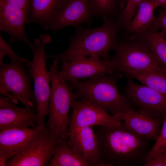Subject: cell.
Masks as SVG:
<instances>
[{
    "instance_id": "277c9868",
    "label": "cell",
    "mask_w": 166,
    "mask_h": 166,
    "mask_svg": "<svg viewBox=\"0 0 166 166\" xmlns=\"http://www.w3.org/2000/svg\"><path fill=\"white\" fill-rule=\"evenodd\" d=\"M58 58L49 66V77L51 94L47 129L60 141L68 140L69 112L76 99L69 84L61 77L58 70Z\"/></svg>"
},
{
    "instance_id": "30bf717a",
    "label": "cell",
    "mask_w": 166,
    "mask_h": 166,
    "mask_svg": "<svg viewBox=\"0 0 166 166\" xmlns=\"http://www.w3.org/2000/svg\"><path fill=\"white\" fill-rule=\"evenodd\" d=\"M60 66L61 75L67 82L86 80L115 71V65L111 59L106 60L95 55L81 57L70 61L62 62Z\"/></svg>"
},
{
    "instance_id": "52a82bcc",
    "label": "cell",
    "mask_w": 166,
    "mask_h": 166,
    "mask_svg": "<svg viewBox=\"0 0 166 166\" xmlns=\"http://www.w3.org/2000/svg\"><path fill=\"white\" fill-rule=\"evenodd\" d=\"M26 63L11 61L0 68V93L16 104L34 107L36 101L31 88L32 77L25 69Z\"/></svg>"
},
{
    "instance_id": "4316f807",
    "label": "cell",
    "mask_w": 166,
    "mask_h": 166,
    "mask_svg": "<svg viewBox=\"0 0 166 166\" xmlns=\"http://www.w3.org/2000/svg\"><path fill=\"white\" fill-rule=\"evenodd\" d=\"M154 28L165 38H166V8H161L158 11L152 24Z\"/></svg>"
},
{
    "instance_id": "4dcf8cb0",
    "label": "cell",
    "mask_w": 166,
    "mask_h": 166,
    "mask_svg": "<svg viewBox=\"0 0 166 166\" xmlns=\"http://www.w3.org/2000/svg\"><path fill=\"white\" fill-rule=\"evenodd\" d=\"M6 55L5 53L3 51L0 50V68L2 66L4 63L3 61V59Z\"/></svg>"
},
{
    "instance_id": "6da1fadb",
    "label": "cell",
    "mask_w": 166,
    "mask_h": 166,
    "mask_svg": "<svg viewBox=\"0 0 166 166\" xmlns=\"http://www.w3.org/2000/svg\"><path fill=\"white\" fill-rule=\"evenodd\" d=\"M93 128L101 158L108 166L144 165L152 140L137 134L123 121L116 125Z\"/></svg>"
},
{
    "instance_id": "484cf974",
    "label": "cell",
    "mask_w": 166,
    "mask_h": 166,
    "mask_svg": "<svg viewBox=\"0 0 166 166\" xmlns=\"http://www.w3.org/2000/svg\"><path fill=\"white\" fill-rule=\"evenodd\" d=\"M11 44L6 42L0 34V50L3 51L6 55L9 57L11 61H18L26 64L30 61V60L18 54L13 49Z\"/></svg>"
},
{
    "instance_id": "f1b7e54d",
    "label": "cell",
    "mask_w": 166,
    "mask_h": 166,
    "mask_svg": "<svg viewBox=\"0 0 166 166\" xmlns=\"http://www.w3.org/2000/svg\"><path fill=\"white\" fill-rule=\"evenodd\" d=\"M31 0H0L2 2L20 9L25 12L27 16L29 11Z\"/></svg>"
},
{
    "instance_id": "d4e9b609",
    "label": "cell",
    "mask_w": 166,
    "mask_h": 166,
    "mask_svg": "<svg viewBox=\"0 0 166 166\" xmlns=\"http://www.w3.org/2000/svg\"><path fill=\"white\" fill-rule=\"evenodd\" d=\"M166 148V118L162 124L158 137L152 147L146 159L145 162L150 160L154 156Z\"/></svg>"
},
{
    "instance_id": "9a60e30c",
    "label": "cell",
    "mask_w": 166,
    "mask_h": 166,
    "mask_svg": "<svg viewBox=\"0 0 166 166\" xmlns=\"http://www.w3.org/2000/svg\"><path fill=\"white\" fill-rule=\"evenodd\" d=\"M27 14L23 10L8 4L0 2V31L10 36V43L15 45L23 42L31 48L33 45L27 34L25 24Z\"/></svg>"
},
{
    "instance_id": "44dd1931",
    "label": "cell",
    "mask_w": 166,
    "mask_h": 166,
    "mask_svg": "<svg viewBox=\"0 0 166 166\" xmlns=\"http://www.w3.org/2000/svg\"><path fill=\"white\" fill-rule=\"evenodd\" d=\"M146 42L156 61L166 69V40L152 24L139 34Z\"/></svg>"
},
{
    "instance_id": "83f0119b",
    "label": "cell",
    "mask_w": 166,
    "mask_h": 166,
    "mask_svg": "<svg viewBox=\"0 0 166 166\" xmlns=\"http://www.w3.org/2000/svg\"><path fill=\"white\" fill-rule=\"evenodd\" d=\"M144 166H166V148L157 154L150 160L145 162Z\"/></svg>"
},
{
    "instance_id": "4fadbf2b",
    "label": "cell",
    "mask_w": 166,
    "mask_h": 166,
    "mask_svg": "<svg viewBox=\"0 0 166 166\" xmlns=\"http://www.w3.org/2000/svg\"><path fill=\"white\" fill-rule=\"evenodd\" d=\"M60 141L47 130L28 151L10 159L6 162L5 166H48L56 147Z\"/></svg>"
},
{
    "instance_id": "7402d4cb",
    "label": "cell",
    "mask_w": 166,
    "mask_h": 166,
    "mask_svg": "<svg viewBox=\"0 0 166 166\" xmlns=\"http://www.w3.org/2000/svg\"><path fill=\"white\" fill-rule=\"evenodd\" d=\"M125 75L166 97V72L148 71L130 73Z\"/></svg>"
},
{
    "instance_id": "d6986e66",
    "label": "cell",
    "mask_w": 166,
    "mask_h": 166,
    "mask_svg": "<svg viewBox=\"0 0 166 166\" xmlns=\"http://www.w3.org/2000/svg\"><path fill=\"white\" fill-rule=\"evenodd\" d=\"M157 7L154 0H143L125 30L131 34H139L151 25L155 18L154 12Z\"/></svg>"
},
{
    "instance_id": "2e32d148",
    "label": "cell",
    "mask_w": 166,
    "mask_h": 166,
    "mask_svg": "<svg viewBox=\"0 0 166 166\" xmlns=\"http://www.w3.org/2000/svg\"><path fill=\"white\" fill-rule=\"evenodd\" d=\"M67 143L71 149L83 156L90 166H108L101 158L93 127L83 128L71 135Z\"/></svg>"
},
{
    "instance_id": "5b68a950",
    "label": "cell",
    "mask_w": 166,
    "mask_h": 166,
    "mask_svg": "<svg viewBox=\"0 0 166 166\" xmlns=\"http://www.w3.org/2000/svg\"><path fill=\"white\" fill-rule=\"evenodd\" d=\"M111 60L115 71L127 73L155 71L166 72L153 56L145 40L139 34L124 31L119 34L118 43Z\"/></svg>"
},
{
    "instance_id": "1f68e13d",
    "label": "cell",
    "mask_w": 166,
    "mask_h": 166,
    "mask_svg": "<svg viewBox=\"0 0 166 166\" xmlns=\"http://www.w3.org/2000/svg\"><path fill=\"white\" fill-rule=\"evenodd\" d=\"M124 1V0H123Z\"/></svg>"
},
{
    "instance_id": "3957f363",
    "label": "cell",
    "mask_w": 166,
    "mask_h": 166,
    "mask_svg": "<svg viewBox=\"0 0 166 166\" xmlns=\"http://www.w3.org/2000/svg\"><path fill=\"white\" fill-rule=\"evenodd\" d=\"M122 73L115 71L89 79L68 82L76 101L86 100L110 114L115 115L137 110L120 92L117 82Z\"/></svg>"
},
{
    "instance_id": "e0dca14e",
    "label": "cell",
    "mask_w": 166,
    "mask_h": 166,
    "mask_svg": "<svg viewBox=\"0 0 166 166\" xmlns=\"http://www.w3.org/2000/svg\"><path fill=\"white\" fill-rule=\"evenodd\" d=\"M114 116L124 122L137 134L155 141L158 137L160 127L163 122L138 110Z\"/></svg>"
},
{
    "instance_id": "7c38bea8",
    "label": "cell",
    "mask_w": 166,
    "mask_h": 166,
    "mask_svg": "<svg viewBox=\"0 0 166 166\" xmlns=\"http://www.w3.org/2000/svg\"><path fill=\"white\" fill-rule=\"evenodd\" d=\"M94 16L89 0H67L54 13L45 30L57 32L69 26L89 25Z\"/></svg>"
},
{
    "instance_id": "5bb4252c",
    "label": "cell",
    "mask_w": 166,
    "mask_h": 166,
    "mask_svg": "<svg viewBox=\"0 0 166 166\" xmlns=\"http://www.w3.org/2000/svg\"><path fill=\"white\" fill-rule=\"evenodd\" d=\"M8 97L0 95V131L12 128H30L37 127L36 108L20 107Z\"/></svg>"
},
{
    "instance_id": "ba28073f",
    "label": "cell",
    "mask_w": 166,
    "mask_h": 166,
    "mask_svg": "<svg viewBox=\"0 0 166 166\" xmlns=\"http://www.w3.org/2000/svg\"><path fill=\"white\" fill-rule=\"evenodd\" d=\"M123 89V95L137 110L163 121L166 118V97L143 85L136 83L127 77Z\"/></svg>"
},
{
    "instance_id": "ffe728a7",
    "label": "cell",
    "mask_w": 166,
    "mask_h": 166,
    "mask_svg": "<svg viewBox=\"0 0 166 166\" xmlns=\"http://www.w3.org/2000/svg\"><path fill=\"white\" fill-rule=\"evenodd\" d=\"M67 140H62L57 144L48 166H90L83 156L70 149Z\"/></svg>"
},
{
    "instance_id": "f546056e",
    "label": "cell",
    "mask_w": 166,
    "mask_h": 166,
    "mask_svg": "<svg viewBox=\"0 0 166 166\" xmlns=\"http://www.w3.org/2000/svg\"><path fill=\"white\" fill-rule=\"evenodd\" d=\"M157 7L166 8V0H154Z\"/></svg>"
},
{
    "instance_id": "8fae6325",
    "label": "cell",
    "mask_w": 166,
    "mask_h": 166,
    "mask_svg": "<svg viewBox=\"0 0 166 166\" xmlns=\"http://www.w3.org/2000/svg\"><path fill=\"white\" fill-rule=\"evenodd\" d=\"M45 132L37 127L12 128L0 131V166L28 151Z\"/></svg>"
},
{
    "instance_id": "603a6c76",
    "label": "cell",
    "mask_w": 166,
    "mask_h": 166,
    "mask_svg": "<svg viewBox=\"0 0 166 166\" xmlns=\"http://www.w3.org/2000/svg\"><path fill=\"white\" fill-rule=\"evenodd\" d=\"M95 16L104 20L116 18L125 7L123 0H89Z\"/></svg>"
},
{
    "instance_id": "7a4b0ae2",
    "label": "cell",
    "mask_w": 166,
    "mask_h": 166,
    "mask_svg": "<svg viewBox=\"0 0 166 166\" xmlns=\"http://www.w3.org/2000/svg\"><path fill=\"white\" fill-rule=\"evenodd\" d=\"M103 20V24L97 27L85 28L81 25L75 27V33L70 37L67 49L61 53L47 55V58H57L62 62L95 55L104 60H111L110 52L116 47L121 29L116 18Z\"/></svg>"
},
{
    "instance_id": "ac0fdd59",
    "label": "cell",
    "mask_w": 166,
    "mask_h": 166,
    "mask_svg": "<svg viewBox=\"0 0 166 166\" xmlns=\"http://www.w3.org/2000/svg\"><path fill=\"white\" fill-rule=\"evenodd\" d=\"M67 0H31L27 24L40 25L46 29L54 13Z\"/></svg>"
},
{
    "instance_id": "cb8c5ba5",
    "label": "cell",
    "mask_w": 166,
    "mask_h": 166,
    "mask_svg": "<svg viewBox=\"0 0 166 166\" xmlns=\"http://www.w3.org/2000/svg\"><path fill=\"white\" fill-rule=\"evenodd\" d=\"M143 0H124L125 7L116 18L121 30H125Z\"/></svg>"
},
{
    "instance_id": "8992f818",
    "label": "cell",
    "mask_w": 166,
    "mask_h": 166,
    "mask_svg": "<svg viewBox=\"0 0 166 166\" xmlns=\"http://www.w3.org/2000/svg\"><path fill=\"white\" fill-rule=\"evenodd\" d=\"M51 43V37L48 34H42L35 39L30 48L32 59L26 64L27 72L32 78L38 121L37 126L44 132L47 131L45 118L49 114L51 94L49 71L46 67V46Z\"/></svg>"
},
{
    "instance_id": "9c48e42d",
    "label": "cell",
    "mask_w": 166,
    "mask_h": 166,
    "mask_svg": "<svg viewBox=\"0 0 166 166\" xmlns=\"http://www.w3.org/2000/svg\"><path fill=\"white\" fill-rule=\"evenodd\" d=\"M123 121L103 110L86 100H78L74 103L69 116L68 134L69 136L80 129L96 125L112 126Z\"/></svg>"
}]
</instances>
